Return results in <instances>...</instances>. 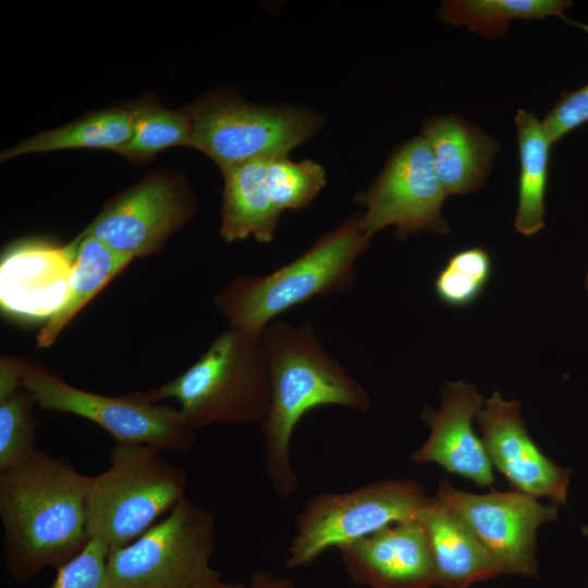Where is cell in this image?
<instances>
[{
  "label": "cell",
  "instance_id": "4",
  "mask_svg": "<svg viewBox=\"0 0 588 588\" xmlns=\"http://www.w3.org/2000/svg\"><path fill=\"white\" fill-rule=\"evenodd\" d=\"M147 393L157 402L175 400L194 429L261 426L270 403L264 334L229 326L185 371Z\"/></svg>",
  "mask_w": 588,
  "mask_h": 588
},
{
  "label": "cell",
  "instance_id": "27",
  "mask_svg": "<svg viewBox=\"0 0 588 588\" xmlns=\"http://www.w3.org/2000/svg\"><path fill=\"white\" fill-rule=\"evenodd\" d=\"M588 122V83L575 90H565L542 120L552 144Z\"/></svg>",
  "mask_w": 588,
  "mask_h": 588
},
{
  "label": "cell",
  "instance_id": "32",
  "mask_svg": "<svg viewBox=\"0 0 588 588\" xmlns=\"http://www.w3.org/2000/svg\"><path fill=\"white\" fill-rule=\"evenodd\" d=\"M584 285H585L586 291L588 292V271H587L586 277H585Z\"/></svg>",
  "mask_w": 588,
  "mask_h": 588
},
{
  "label": "cell",
  "instance_id": "5",
  "mask_svg": "<svg viewBox=\"0 0 588 588\" xmlns=\"http://www.w3.org/2000/svg\"><path fill=\"white\" fill-rule=\"evenodd\" d=\"M159 450L117 443L110 466L88 477L89 539L109 549L128 544L163 518L185 495V470L169 464Z\"/></svg>",
  "mask_w": 588,
  "mask_h": 588
},
{
  "label": "cell",
  "instance_id": "31",
  "mask_svg": "<svg viewBox=\"0 0 588 588\" xmlns=\"http://www.w3.org/2000/svg\"><path fill=\"white\" fill-rule=\"evenodd\" d=\"M563 20H565V22L568 23L569 25H572L574 27H577V28L584 30L586 34H588V24L573 21V20H571V19H568L566 16H564Z\"/></svg>",
  "mask_w": 588,
  "mask_h": 588
},
{
  "label": "cell",
  "instance_id": "17",
  "mask_svg": "<svg viewBox=\"0 0 588 588\" xmlns=\"http://www.w3.org/2000/svg\"><path fill=\"white\" fill-rule=\"evenodd\" d=\"M420 136L448 197L475 192L487 182L500 145L479 126L456 114L432 117Z\"/></svg>",
  "mask_w": 588,
  "mask_h": 588
},
{
  "label": "cell",
  "instance_id": "19",
  "mask_svg": "<svg viewBox=\"0 0 588 588\" xmlns=\"http://www.w3.org/2000/svg\"><path fill=\"white\" fill-rule=\"evenodd\" d=\"M269 158L250 160L222 173L219 234L224 241H243L250 235L260 243L273 240L283 210L269 173Z\"/></svg>",
  "mask_w": 588,
  "mask_h": 588
},
{
  "label": "cell",
  "instance_id": "14",
  "mask_svg": "<svg viewBox=\"0 0 588 588\" xmlns=\"http://www.w3.org/2000/svg\"><path fill=\"white\" fill-rule=\"evenodd\" d=\"M76 256L65 245L29 238L12 244L0 262V304L9 314L26 318L52 317L65 303Z\"/></svg>",
  "mask_w": 588,
  "mask_h": 588
},
{
  "label": "cell",
  "instance_id": "6",
  "mask_svg": "<svg viewBox=\"0 0 588 588\" xmlns=\"http://www.w3.org/2000/svg\"><path fill=\"white\" fill-rule=\"evenodd\" d=\"M215 516L187 497L138 538L109 549L112 588H221Z\"/></svg>",
  "mask_w": 588,
  "mask_h": 588
},
{
  "label": "cell",
  "instance_id": "11",
  "mask_svg": "<svg viewBox=\"0 0 588 588\" xmlns=\"http://www.w3.org/2000/svg\"><path fill=\"white\" fill-rule=\"evenodd\" d=\"M195 213V200L183 182L159 171L110 198L79 235L132 259L147 257L159 253Z\"/></svg>",
  "mask_w": 588,
  "mask_h": 588
},
{
  "label": "cell",
  "instance_id": "18",
  "mask_svg": "<svg viewBox=\"0 0 588 588\" xmlns=\"http://www.w3.org/2000/svg\"><path fill=\"white\" fill-rule=\"evenodd\" d=\"M419 520L427 536L436 586L467 588L503 574L463 518L438 498H430Z\"/></svg>",
  "mask_w": 588,
  "mask_h": 588
},
{
  "label": "cell",
  "instance_id": "12",
  "mask_svg": "<svg viewBox=\"0 0 588 588\" xmlns=\"http://www.w3.org/2000/svg\"><path fill=\"white\" fill-rule=\"evenodd\" d=\"M456 512L477 536L503 574L536 577L537 530L558 518V505L512 489L476 494L443 480L434 495Z\"/></svg>",
  "mask_w": 588,
  "mask_h": 588
},
{
  "label": "cell",
  "instance_id": "13",
  "mask_svg": "<svg viewBox=\"0 0 588 588\" xmlns=\"http://www.w3.org/2000/svg\"><path fill=\"white\" fill-rule=\"evenodd\" d=\"M486 452L515 490L536 498L567 501L568 468L547 457L528 434L518 401L504 400L494 391L475 416Z\"/></svg>",
  "mask_w": 588,
  "mask_h": 588
},
{
  "label": "cell",
  "instance_id": "16",
  "mask_svg": "<svg viewBox=\"0 0 588 588\" xmlns=\"http://www.w3.org/2000/svg\"><path fill=\"white\" fill-rule=\"evenodd\" d=\"M355 584L370 588H430L434 573L419 519L387 526L338 548Z\"/></svg>",
  "mask_w": 588,
  "mask_h": 588
},
{
  "label": "cell",
  "instance_id": "8",
  "mask_svg": "<svg viewBox=\"0 0 588 588\" xmlns=\"http://www.w3.org/2000/svg\"><path fill=\"white\" fill-rule=\"evenodd\" d=\"M185 110L191 147L207 155L222 173L250 160L285 156L321 124L319 114L308 109L258 106L226 93L204 96Z\"/></svg>",
  "mask_w": 588,
  "mask_h": 588
},
{
  "label": "cell",
  "instance_id": "7",
  "mask_svg": "<svg viewBox=\"0 0 588 588\" xmlns=\"http://www.w3.org/2000/svg\"><path fill=\"white\" fill-rule=\"evenodd\" d=\"M429 500L425 487L413 479H385L352 491L316 494L295 519L286 566H307L328 549L392 524L419 519Z\"/></svg>",
  "mask_w": 588,
  "mask_h": 588
},
{
  "label": "cell",
  "instance_id": "23",
  "mask_svg": "<svg viewBox=\"0 0 588 588\" xmlns=\"http://www.w3.org/2000/svg\"><path fill=\"white\" fill-rule=\"evenodd\" d=\"M572 4L567 0H448L437 16L445 24L466 26L481 37L498 38L513 20L563 19Z\"/></svg>",
  "mask_w": 588,
  "mask_h": 588
},
{
  "label": "cell",
  "instance_id": "2",
  "mask_svg": "<svg viewBox=\"0 0 588 588\" xmlns=\"http://www.w3.org/2000/svg\"><path fill=\"white\" fill-rule=\"evenodd\" d=\"M270 403L260 426L265 469L275 494L289 499L298 488L290 446L299 420L310 411L336 405L357 412L370 407L368 394L320 343L309 321H273L264 332Z\"/></svg>",
  "mask_w": 588,
  "mask_h": 588
},
{
  "label": "cell",
  "instance_id": "15",
  "mask_svg": "<svg viewBox=\"0 0 588 588\" xmlns=\"http://www.w3.org/2000/svg\"><path fill=\"white\" fill-rule=\"evenodd\" d=\"M485 400L474 384L445 382L440 407L424 408L421 419L430 429L427 441L409 456L415 463H434L479 487L495 481L493 467L482 440L473 429V419Z\"/></svg>",
  "mask_w": 588,
  "mask_h": 588
},
{
  "label": "cell",
  "instance_id": "24",
  "mask_svg": "<svg viewBox=\"0 0 588 588\" xmlns=\"http://www.w3.org/2000/svg\"><path fill=\"white\" fill-rule=\"evenodd\" d=\"M133 133L122 155L135 163L147 162L164 149L191 146L192 126L187 111L171 110L151 97L133 105Z\"/></svg>",
  "mask_w": 588,
  "mask_h": 588
},
{
  "label": "cell",
  "instance_id": "22",
  "mask_svg": "<svg viewBox=\"0 0 588 588\" xmlns=\"http://www.w3.org/2000/svg\"><path fill=\"white\" fill-rule=\"evenodd\" d=\"M76 256L68 298L38 333L37 345L50 346L76 314L133 260L91 236L72 240Z\"/></svg>",
  "mask_w": 588,
  "mask_h": 588
},
{
  "label": "cell",
  "instance_id": "25",
  "mask_svg": "<svg viewBox=\"0 0 588 588\" xmlns=\"http://www.w3.org/2000/svg\"><path fill=\"white\" fill-rule=\"evenodd\" d=\"M35 401L24 388L0 399V471L30 455L35 450L38 419Z\"/></svg>",
  "mask_w": 588,
  "mask_h": 588
},
{
  "label": "cell",
  "instance_id": "29",
  "mask_svg": "<svg viewBox=\"0 0 588 588\" xmlns=\"http://www.w3.org/2000/svg\"><path fill=\"white\" fill-rule=\"evenodd\" d=\"M25 359L14 356H1L0 359V399L23 387Z\"/></svg>",
  "mask_w": 588,
  "mask_h": 588
},
{
  "label": "cell",
  "instance_id": "3",
  "mask_svg": "<svg viewBox=\"0 0 588 588\" xmlns=\"http://www.w3.org/2000/svg\"><path fill=\"white\" fill-rule=\"evenodd\" d=\"M370 240L360 215L352 216L291 262L266 274L236 277L216 295L215 305L229 326L264 334L291 308L347 291L356 277L355 262Z\"/></svg>",
  "mask_w": 588,
  "mask_h": 588
},
{
  "label": "cell",
  "instance_id": "33",
  "mask_svg": "<svg viewBox=\"0 0 588 588\" xmlns=\"http://www.w3.org/2000/svg\"><path fill=\"white\" fill-rule=\"evenodd\" d=\"M583 534L588 538V527L583 526Z\"/></svg>",
  "mask_w": 588,
  "mask_h": 588
},
{
  "label": "cell",
  "instance_id": "30",
  "mask_svg": "<svg viewBox=\"0 0 588 588\" xmlns=\"http://www.w3.org/2000/svg\"><path fill=\"white\" fill-rule=\"evenodd\" d=\"M221 588H296L290 579L272 578L265 573H257L247 586L243 583H222Z\"/></svg>",
  "mask_w": 588,
  "mask_h": 588
},
{
  "label": "cell",
  "instance_id": "20",
  "mask_svg": "<svg viewBox=\"0 0 588 588\" xmlns=\"http://www.w3.org/2000/svg\"><path fill=\"white\" fill-rule=\"evenodd\" d=\"M132 106H113L89 111L58 128L27 137L1 152L0 161L35 152L98 148L120 154L133 133Z\"/></svg>",
  "mask_w": 588,
  "mask_h": 588
},
{
  "label": "cell",
  "instance_id": "28",
  "mask_svg": "<svg viewBox=\"0 0 588 588\" xmlns=\"http://www.w3.org/2000/svg\"><path fill=\"white\" fill-rule=\"evenodd\" d=\"M486 286V283L448 262L434 280V292L438 298L452 307H465L473 304Z\"/></svg>",
  "mask_w": 588,
  "mask_h": 588
},
{
  "label": "cell",
  "instance_id": "1",
  "mask_svg": "<svg viewBox=\"0 0 588 588\" xmlns=\"http://www.w3.org/2000/svg\"><path fill=\"white\" fill-rule=\"evenodd\" d=\"M87 482L69 461L39 450L0 471L3 552L15 580L27 583L84 549Z\"/></svg>",
  "mask_w": 588,
  "mask_h": 588
},
{
  "label": "cell",
  "instance_id": "9",
  "mask_svg": "<svg viewBox=\"0 0 588 588\" xmlns=\"http://www.w3.org/2000/svg\"><path fill=\"white\" fill-rule=\"evenodd\" d=\"M22 384L40 408L88 419L109 432L117 443L185 453L196 442L195 429L180 409L154 401L147 392L122 396L88 392L69 384L46 366L27 359Z\"/></svg>",
  "mask_w": 588,
  "mask_h": 588
},
{
  "label": "cell",
  "instance_id": "21",
  "mask_svg": "<svg viewBox=\"0 0 588 588\" xmlns=\"http://www.w3.org/2000/svg\"><path fill=\"white\" fill-rule=\"evenodd\" d=\"M514 123L519 156L518 204L514 225L519 234L532 236L544 226V197L553 144L542 121L534 112L518 109Z\"/></svg>",
  "mask_w": 588,
  "mask_h": 588
},
{
  "label": "cell",
  "instance_id": "10",
  "mask_svg": "<svg viewBox=\"0 0 588 588\" xmlns=\"http://www.w3.org/2000/svg\"><path fill=\"white\" fill-rule=\"evenodd\" d=\"M446 197L429 146L419 135L392 151L379 176L356 200L365 207L360 223L370 238L394 225L396 237L403 240L422 230L446 234L450 229L442 215Z\"/></svg>",
  "mask_w": 588,
  "mask_h": 588
},
{
  "label": "cell",
  "instance_id": "26",
  "mask_svg": "<svg viewBox=\"0 0 588 588\" xmlns=\"http://www.w3.org/2000/svg\"><path fill=\"white\" fill-rule=\"evenodd\" d=\"M108 553L109 547L103 541L90 538L78 554L57 567L49 588H112Z\"/></svg>",
  "mask_w": 588,
  "mask_h": 588
}]
</instances>
